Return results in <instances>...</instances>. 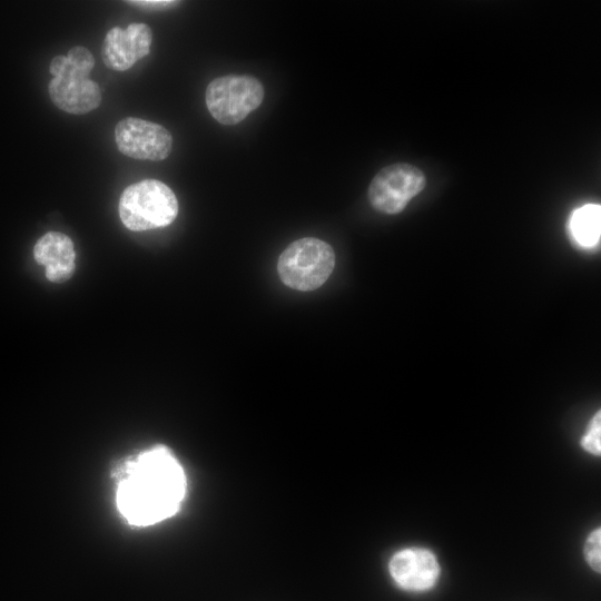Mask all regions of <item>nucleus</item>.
Instances as JSON below:
<instances>
[{
    "label": "nucleus",
    "mask_w": 601,
    "mask_h": 601,
    "mask_svg": "<svg viewBox=\"0 0 601 601\" xmlns=\"http://www.w3.org/2000/svg\"><path fill=\"white\" fill-rule=\"evenodd\" d=\"M185 493L181 465L168 447L157 445L129 459L121 467L116 502L128 523L147 526L174 515Z\"/></svg>",
    "instance_id": "f257e3e1"
},
{
    "label": "nucleus",
    "mask_w": 601,
    "mask_h": 601,
    "mask_svg": "<svg viewBox=\"0 0 601 601\" xmlns=\"http://www.w3.org/2000/svg\"><path fill=\"white\" fill-rule=\"evenodd\" d=\"M118 211L128 229L144 231L170 225L177 217L178 201L166 184L145 179L122 191Z\"/></svg>",
    "instance_id": "f03ea898"
},
{
    "label": "nucleus",
    "mask_w": 601,
    "mask_h": 601,
    "mask_svg": "<svg viewBox=\"0 0 601 601\" xmlns=\"http://www.w3.org/2000/svg\"><path fill=\"white\" fill-rule=\"evenodd\" d=\"M335 266L333 248L315 237L292 243L279 256L277 272L282 282L294 289L308 292L321 287Z\"/></svg>",
    "instance_id": "7ed1b4c3"
},
{
    "label": "nucleus",
    "mask_w": 601,
    "mask_h": 601,
    "mask_svg": "<svg viewBox=\"0 0 601 601\" xmlns=\"http://www.w3.org/2000/svg\"><path fill=\"white\" fill-rule=\"evenodd\" d=\"M206 106L220 124L231 126L244 120L264 99V88L252 76L228 75L215 78L206 89Z\"/></svg>",
    "instance_id": "20e7f679"
},
{
    "label": "nucleus",
    "mask_w": 601,
    "mask_h": 601,
    "mask_svg": "<svg viewBox=\"0 0 601 601\" xmlns=\"http://www.w3.org/2000/svg\"><path fill=\"white\" fill-rule=\"evenodd\" d=\"M426 183L425 174L418 167L405 162L392 164L372 179L367 197L375 210L396 215L424 190Z\"/></svg>",
    "instance_id": "39448f33"
},
{
    "label": "nucleus",
    "mask_w": 601,
    "mask_h": 601,
    "mask_svg": "<svg viewBox=\"0 0 601 601\" xmlns=\"http://www.w3.org/2000/svg\"><path fill=\"white\" fill-rule=\"evenodd\" d=\"M115 139L120 152L141 160H164L173 148V137L165 127L135 117L118 121Z\"/></svg>",
    "instance_id": "423d86ee"
},
{
    "label": "nucleus",
    "mask_w": 601,
    "mask_h": 601,
    "mask_svg": "<svg viewBox=\"0 0 601 601\" xmlns=\"http://www.w3.org/2000/svg\"><path fill=\"white\" fill-rule=\"evenodd\" d=\"M152 32L148 24L134 22L126 29H110L104 40L101 57L104 63L114 70L125 71L150 51Z\"/></svg>",
    "instance_id": "0eeeda50"
},
{
    "label": "nucleus",
    "mask_w": 601,
    "mask_h": 601,
    "mask_svg": "<svg viewBox=\"0 0 601 601\" xmlns=\"http://www.w3.org/2000/svg\"><path fill=\"white\" fill-rule=\"evenodd\" d=\"M394 582L413 592L432 589L440 574L435 555L422 548H408L396 552L388 564Z\"/></svg>",
    "instance_id": "6e6552de"
},
{
    "label": "nucleus",
    "mask_w": 601,
    "mask_h": 601,
    "mask_svg": "<svg viewBox=\"0 0 601 601\" xmlns=\"http://www.w3.org/2000/svg\"><path fill=\"white\" fill-rule=\"evenodd\" d=\"M49 97L59 109L83 115L101 102V89L90 78L81 76L53 77L48 85Z\"/></svg>",
    "instance_id": "1a4fd4ad"
},
{
    "label": "nucleus",
    "mask_w": 601,
    "mask_h": 601,
    "mask_svg": "<svg viewBox=\"0 0 601 601\" xmlns=\"http://www.w3.org/2000/svg\"><path fill=\"white\" fill-rule=\"evenodd\" d=\"M33 257L46 268V277L52 283L68 280L76 268L72 240L65 234L49 231L33 247Z\"/></svg>",
    "instance_id": "9d476101"
},
{
    "label": "nucleus",
    "mask_w": 601,
    "mask_h": 601,
    "mask_svg": "<svg viewBox=\"0 0 601 601\" xmlns=\"http://www.w3.org/2000/svg\"><path fill=\"white\" fill-rule=\"evenodd\" d=\"M569 233L577 245L593 248L601 236V207L587 204L577 208L569 219Z\"/></svg>",
    "instance_id": "9b49d317"
},
{
    "label": "nucleus",
    "mask_w": 601,
    "mask_h": 601,
    "mask_svg": "<svg viewBox=\"0 0 601 601\" xmlns=\"http://www.w3.org/2000/svg\"><path fill=\"white\" fill-rule=\"evenodd\" d=\"M582 447L593 454L601 453V412L598 411L591 418L585 434L581 439Z\"/></svg>",
    "instance_id": "f8f14e48"
},
{
    "label": "nucleus",
    "mask_w": 601,
    "mask_h": 601,
    "mask_svg": "<svg viewBox=\"0 0 601 601\" xmlns=\"http://www.w3.org/2000/svg\"><path fill=\"white\" fill-rule=\"evenodd\" d=\"M584 556L589 565L595 571H601V529L593 530L584 544Z\"/></svg>",
    "instance_id": "ddd939ff"
},
{
    "label": "nucleus",
    "mask_w": 601,
    "mask_h": 601,
    "mask_svg": "<svg viewBox=\"0 0 601 601\" xmlns=\"http://www.w3.org/2000/svg\"><path fill=\"white\" fill-rule=\"evenodd\" d=\"M68 60L81 71L90 75L95 66L92 53L85 47L77 46L71 48L67 55Z\"/></svg>",
    "instance_id": "4468645a"
},
{
    "label": "nucleus",
    "mask_w": 601,
    "mask_h": 601,
    "mask_svg": "<svg viewBox=\"0 0 601 601\" xmlns=\"http://www.w3.org/2000/svg\"><path fill=\"white\" fill-rule=\"evenodd\" d=\"M127 3L131 6H136L144 9H150V10H164V9H170L176 7L179 1L174 0H136V1H127Z\"/></svg>",
    "instance_id": "2eb2a0df"
}]
</instances>
